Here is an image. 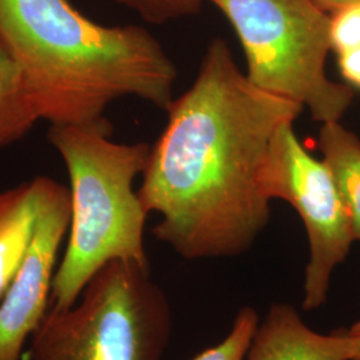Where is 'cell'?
I'll return each instance as SVG.
<instances>
[{
  "mask_svg": "<svg viewBox=\"0 0 360 360\" xmlns=\"http://www.w3.org/2000/svg\"><path fill=\"white\" fill-rule=\"evenodd\" d=\"M303 110L251 84L214 39L193 86L168 107L143 171L139 199L162 217L155 236L186 259L247 251L270 221L260 174L271 143Z\"/></svg>",
  "mask_w": 360,
  "mask_h": 360,
  "instance_id": "cell-1",
  "label": "cell"
},
{
  "mask_svg": "<svg viewBox=\"0 0 360 360\" xmlns=\"http://www.w3.org/2000/svg\"><path fill=\"white\" fill-rule=\"evenodd\" d=\"M0 49L51 126L102 122L123 96L174 102L178 70L146 28L95 23L68 0H0Z\"/></svg>",
  "mask_w": 360,
  "mask_h": 360,
  "instance_id": "cell-2",
  "label": "cell"
},
{
  "mask_svg": "<svg viewBox=\"0 0 360 360\" xmlns=\"http://www.w3.org/2000/svg\"><path fill=\"white\" fill-rule=\"evenodd\" d=\"M108 119L51 126L49 141L70 178L71 224L65 257L53 275L50 306L77 303L91 278L114 260L148 266L144 210L134 180L143 174L151 146L115 143Z\"/></svg>",
  "mask_w": 360,
  "mask_h": 360,
  "instance_id": "cell-3",
  "label": "cell"
},
{
  "mask_svg": "<svg viewBox=\"0 0 360 360\" xmlns=\"http://www.w3.org/2000/svg\"><path fill=\"white\" fill-rule=\"evenodd\" d=\"M171 309L148 266L114 260L68 309L50 306L32 334L28 360H160Z\"/></svg>",
  "mask_w": 360,
  "mask_h": 360,
  "instance_id": "cell-4",
  "label": "cell"
},
{
  "mask_svg": "<svg viewBox=\"0 0 360 360\" xmlns=\"http://www.w3.org/2000/svg\"><path fill=\"white\" fill-rule=\"evenodd\" d=\"M208 1L238 35L251 84L300 104L322 124L340 122L355 92L326 74L330 13L314 0Z\"/></svg>",
  "mask_w": 360,
  "mask_h": 360,
  "instance_id": "cell-5",
  "label": "cell"
},
{
  "mask_svg": "<svg viewBox=\"0 0 360 360\" xmlns=\"http://www.w3.org/2000/svg\"><path fill=\"white\" fill-rule=\"evenodd\" d=\"M260 187L267 199L290 203L303 220L309 248L303 309H321L334 271L346 262L355 240L330 168L306 151L294 122H285L276 131L260 174Z\"/></svg>",
  "mask_w": 360,
  "mask_h": 360,
  "instance_id": "cell-6",
  "label": "cell"
},
{
  "mask_svg": "<svg viewBox=\"0 0 360 360\" xmlns=\"http://www.w3.org/2000/svg\"><path fill=\"white\" fill-rule=\"evenodd\" d=\"M39 212L23 262L0 300V360H20L27 339L50 307L53 269L71 224V193L56 180L37 176Z\"/></svg>",
  "mask_w": 360,
  "mask_h": 360,
  "instance_id": "cell-7",
  "label": "cell"
},
{
  "mask_svg": "<svg viewBox=\"0 0 360 360\" xmlns=\"http://www.w3.org/2000/svg\"><path fill=\"white\" fill-rule=\"evenodd\" d=\"M347 331L319 334L290 304H272L248 348L245 360H351Z\"/></svg>",
  "mask_w": 360,
  "mask_h": 360,
  "instance_id": "cell-8",
  "label": "cell"
},
{
  "mask_svg": "<svg viewBox=\"0 0 360 360\" xmlns=\"http://www.w3.org/2000/svg\"><path fill=\"white\" fill-rule=\"evenodd\" d=\"M38 212L37 178L0 191V300L26 255Z\"/></svg>",
  "mask_w": 360,
  "mask_h": 360,
  "instance_id": "cell-9",
  "label": "cell"
},
{
  "mask_svg": "<svg viewBox=\"0 0 360 360\" xmlns=\"http://www.w3.org/2000/svg\"><path fill=\"white\" fill-rule=\"evenodd\" d=\"M319 150L343 199L354 240L360 243V139L340 122L324 123Z\"/></svg>",
  "mask_w": 360,
  "mask_h": 360,
  "instance_id": "cell-10",
  "label": "cell"
},
{
  "mask_svg": "<svg viewBox=\"0 0 360 360\" xmlns=\"http://www.w3.org/2000/svg\"><path fill=\"white\" fill-rule=\"evenodd\" d=\"M39 120L16 65L0 49V150L23 139Z\"/></svg>",
  "mask_w": 360,
  "mask_h": 360,
  "instance_id": "cell-11",
  "label": "cell"
},
{
  "mask_svg": "<svg viewBox=\"0 0 360 360\" xmlns=\"http://www.w3.org/2000/svg\"><path fill=\"white\" fill-rule=\"evenodd\" d=\"M257 326V311L243 307L238 312L229 335L217 346L203 351L193 360H245Z\"/></svg>",
  "mask_w": 360,
  "mask_h": 360,
  "instance_id": "cell-12",
  "label": "cell"
},
{
  "mask_svg": "<svg viewBox=\"0 0 360 360\" xmlns=\"http://www.w3.org/2000/svg\"><path fill=\"white\" fill-rule=\"evenodd\" d=\"M139 13L153 25H165L171 20L196 15L206 0H114ZM208 1V0H207Z\"/></svg>",
  "mask_w": 360,
  "mask_h": 360,
  "instance_id": "cell-13",
  "label": "cell"
},
{
  "mask_svg": "<svg viewBox=\"0 0 360 360\" xmlns=\"http://www.w3.org/2000/svg\"><path fill=\"white\" fill-rule=\"evenodd\" d=\"M330 38L336 53L360 47V3H352L331 13Z\"/></svg>",
  "mask_w": 360,
  "mask_h": 360,
  "instance_id": "cell-14",
  "label": "cell"
},
{
  "mask_svg": "<svg viewBox=\"0 0 360 360\" xmlns=\"http://www.w3.org/2000/svg\"><path fill=\"white\" fill-rule=\"evenodd\" d=\"M338 65L348 86L360 90V47L338 53Z\"/></svg>",
  "mask_w": 360,
  "mask_h": 360,
  "instance_id": "cell-15",
  "label": "cell"
},
{
  "mask_svg": "<svg viewBox=\"0 0 360 360\" xmlns=\"http://www.w3.org/2000/svg\"><path fill=\"white\" fill-rule=\"evenodd\" d=\"M314 3L321 7L324 13H331L338 11L342 7H346L352 3H360V0H314Z\"/></svg>",
  "mask_w": 360,
  "mask_h": 360,
  "instance_id": "cell-16",
  "label": "cell"
},
{
  "mask_svg": "<svg viewBox=\"0 0 360 360\" xmlns=\"http://www.w3.org/2000/svg\"><path fill=\"white\" fill-rule=\"evenodd\" d=\"M352 342V358L351 360H360V322L354 324L347 331Z\"/></svg>",
  "mask_w": 360,
  "mask_h": 360,
  "instance_id": "cell-17",
  "label": "cell"
}]
</instances>
